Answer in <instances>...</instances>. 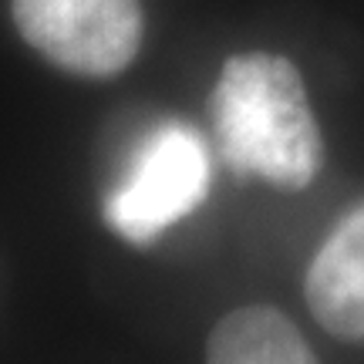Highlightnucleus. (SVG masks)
Masks as SVG:
<instances>
[{
  "label": "nucleus",
  "instance_id": "obj_4",
  "mask_svg": "<svg viewBox=\"0 0 364 364\" xmlns=\"http://www.w3.org/2000/svg\"><path fill=\"white\" fill-rule=\"evenodd\" d=\"M314 317L344 341H364V203L331 230L307 270Z\"/></svg>",
  "mask_w": 364,
  "mask_h": 364
},
{
  "label": "nucleus",
  "instance_id": "obj_2",
  "mask_svg": "<svg viewBox=\"0 0 364 364\" xmlns=\"http://www.w3.org/2000/svg\"><path fill=\"white\" fill-rule=\"evenodd\" d=\"M209 193V152L193 125H159L132 156L125 179L105 199V223L122 240L149 247L189 216Z\"/></svg>",
  "mask_w": 364,
  "mask_h": 364
},
{
  "label": "nucleus",
  "instance_id": "obj_3",
  "mask_svg": "<svg viewBox=\"0 0 364 364\" xmlns=\"http://www.w3.org/2000/svg\"><path fill=\"white\" fill-rule=\"evenodd\" d=\"M11 7L27 44L81 78H112L142 48L139 0H11Z\"/></svg>",
  "mask_w": 364,
  "mask_h": 364
},
{
  "label": "nucleus",
  "instance_id": "obj_5",
  "mask_svg": "<svg viewBox=\"0 0 364 364\" xmlns=\"http://www.w3.org/2000/svg\"><path fill=\"white\" fill-rule=\"evenodd\" d=\"M206 364H321L297 324L277 307H240L213 327Z\"/></svg>",
  "mask_w": 364,
  "mask_h": 364
},
{
  "label": "nucleus",
  "instance_id": "obj_1",
  "mask_svg": "<svg viewBox=\"0 0 364 364\" xmlns=\"http://www.w3.org/2000/svg\"><path fill=\"white\" fill-rule=\"evenodd\" d=\"M213 129L220 156L240 176L304 189L321 169V129L300 71L280 54L230 58L213 88Z\"/></svg>",
  "mask_w": 364,
  "mask_h": 364
}]
</instances>
